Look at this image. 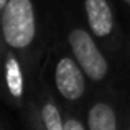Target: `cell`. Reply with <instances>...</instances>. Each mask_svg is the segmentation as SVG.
<instances>
[{
    "label": "cell",
    "instance_id": "6da1fadb",
    "mask_svg": "<svg viewBox=\"0 0 130 130\" xmlns=\"http://www.w3.org/2000/svg\"><path fill=\"white\" fill-rule=\"evenodd\" d=\"M2 31L10 48L23 50L31 44L36 35V20L30 0H8L2 8Z\"/></svg>",
    "mask_w": 130,
    "mask_h": 130
},
{
    "label": "cell",
    "instance_id": "7a4b0ae2",
    "mask_svg": "<svg viewBox=\"0 0 130 130\" xmlns=\"http://www.w3.org/2000/svg\"><path fill=\"white\" fill-rule=\"evenodd\" d=\"M69 44L76 61L91 81H101L107 76V61L86 30L76 28L69 33Z\"/></svg>",
    "mask_w": 130,
    "mask_h": 130
},
{
    "label": "cell",
    "instance_id": "3957f363",
    "mask_svg": "<svg viewBox=\"0 0 130 130\" xmlns=\"http://www.w3.org/2000/svg\"><path fill=\"white\" fill-rule=\"evenodd\" d=\"M86 73L79 63L71 58H61L54 69V83L66 101H77L83 97L86 83H84Z\"/></svg>",
    "mask_w": 130,
    "mask_h": 130
},
{
    "label": "cell",
    "instance_id": "277c9868",
    "mask_svg": "<svg viewBox=\"0 0 130 130\" xmlns=\"http://www.w3.org/2000/svg\"><path fill=\"white\" fill-rule=\"evenodd\" d=\"M87 25L92 35L97 38L109 36L114 30V13L107 0H86Z\"/></svg>",
    "mask_w": 130,
    "mask_h": 130
},
{
    "label": "cell",
    "instance_id": "5b68a950",
    "mask_svg": "<svg viewBox=\"0 0 130 130\" xmlns=\"http://www.w3.org/2000/svg\"><path fill=\"white\" fill-rule=\"evenodd\" d=\"M89 130H117L115 112L107 102H97L89 109L87 114Z\"/></svg>",
    "mask_w": 130,
    "mask_h": 130
},
{
    "label": "cell",
    "instance_id": "8992f818",
    "mask_svg": "<svg viewBox=\"0 0 130 130\" xmlns=\"http://www.w3.org/2000/svg\"><path fill=\"white\" fill-rule=\"evenodd\" d=\"M5 79H7V87L12 97L20 99L23 95V74L18 61L15 56H8L5 64Z\"/></svg>",
    "mask_w": 130,
    "mask_h": 130
},
{
    "label": "cell",
    "instance_id": "52a82bcc",
    "mask_svg": "<svg viewBox=\"0 0 130 130\" xmlns=\"http://www.w3.org/2000/svg\"><path fill=\"white\" fill-rule=\"evenodd\" d=\"M41 117L46 130H66V125L61 119L59 110L53 102H46L41 107Z\"/></svg>",
    "mask_w": 130,
    "mask_h": 130
},
{
    "label": "cell",
    "instance_id": "ba28073f",
    "mask_svg": "<svg viewBox=\"0 0 130 130\" xmlns=\"http://www.w3.org/2000/svg\"><path fill=\"white\" fill-rule=\"evenodd\" d=\"M64 125H66V130H86V127H84L79 120H76V119H68Z\"/></svg>",
    "mask_w": 130,
    "mask_h": 130
},
{
    "label": "cell",
    "instance_id": "9c48e42d",
    "mask_svg": "<svg viewBox=\"0 0 130 130\" xmlns=\"http://www.w3.org/2000/svg\"><path fill=\"white\" fill-rule=\"evenodd\" d=\"M7 3H8V0H0V8H3Z\"/></svg>",
    "mask_w": 130,
    "mask_h": 130
},
{
    "label": "cell",
    "instance_id": "30bf717a",
    "mask_svg": "<svg viewBox=\"0 0 130 130\" xmlns=\"http://www.w3.org/2000/svg\"><path fill=\"white\" fill-rule=\"evenodd\" d=\"M124 2H125V3H128V5H130V0H124Z\"/></svg>",
    "mask_w": 130,
    "mask_h": 130
},
{
    "label": "cell",
    "instance_id": "8fae6325",
    "mask_svg": "<svg viewBox=\"0 0 130 130\" xmlns=\"http://www.w3.org/2000/svg\"><path fill=\"white\" fill-rule=\"evenodd\" d=\"M127 130H130V127H128V128H127Z\"/></svg>",
    "mask_w": 130,
    "mask_h": 130
}]
</instances>
